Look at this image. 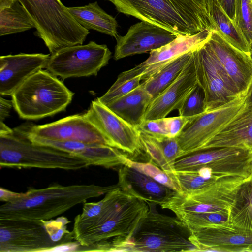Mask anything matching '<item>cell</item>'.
<instances>
[{"label":"cell","instance_id":"38","mask_svg":"<svg viewBox=\"0 0 252 252\" xmlns=\"http://www.w3.org/2000/svg\"><path fill=\"white\" fill-rule=\"evenodd\" d=\"M141 80V75H140L118 85H112L107 92L97 99L107 106L139 86Z\"/></svg>","mask_w":252,"mask_h":252},{"label":"cell","instance_id":"24","mask_svg":"<svg viewBox=\"0 0 252 252\" xmlns=\"http://www.w3.org/2000/svg\"><path fill=\"white\" fill-rule=\"evenodd\" d=\"M218 147L252 148V106L244 104L235 117L201 150Z\"/></svg>","mask_w":252,"mask_h":252},{"label":"cell","instance_id":"16","mask_svg":"<svg viewBox=\"0 0 252 252\" xmlns=\"http://www.w3.org/2000/svg\"><path fill=\"white\" fill-rule=\"evenodd\" d=\"M19 126L28 133L47 139L109 145L104 136L84 113L69 116L44 125L28 124Z\"/></svg>","mask_w":252,"mask_h":252},{"label":"cell","instance_id":"17","mask_svg":"<svg viewBox=\"0 0 252 252\" xmlns=\"http://www.w3.org/2000/svg\"><path fill=\"white\" fill-rule=\"evenodd\" d=\"M191 242L197 252H252V230L228 222L191 230Z\"/></svg>","mask_w":252,"mask_h":252},{"label":"cell","instance_id":"29","mask_svg":"<svg viewBox=\"0 0 252 252\" xmlns=\"http://www.w3.org/2000/svg\"><path fill=\"white\" fill-rule=\"evenodd\" d=\"M228 222L252 230V175L239 189L230 208Z\"/></svg>","mask_w":252,"mask_h":252},{"label":"cell","instance_id":"33","mask_svg":"<svg viewBox=\"0 0 252 252\" xmlns=\"http://www.w3.org/2000/svg\"><path fill=\"white\" fill-rule=\"evenodd\" d=\"M229 212L183 213L176 215L190 230L228 222Z\"/></svg>","mask_w":252,"mask_h":252},{"label":"cell","instance_id":"26","mask_svg":"<svg viewBox=\"0 0 252 252\" xmlns=\"http://www.w3.org/2000/svg\"><path fill=\"white\" fill-rule=\"evenodd\" d=\"M67 9L76 22L86 29L94 30L116 38L118 23L115 18L107 13L97 1Z\"/></svg>","mask_w":252,"mask_h":252},{"label":"cell","instance_id":"18","mask_svg":"<svg viewBox=\"0 0 252 252\" xmlns=\"http://www.w3.org/2000/svg\"><path fill=\"white\" fill-rule=\"evenodd\" d=\"M16 128L32 142L67 152L84 160L89 166L113 168L125 165L128 158L120 150L106 144L52 140L28 133L20 126Z\"/></svg>","mask_w":252,"mask_h":252},{"label":"cell","instance_id":"30","mask_svg":"<svg viewBox=\"0 0 252 252\" xmlns=\"http://www.w3.org/2000/svg\"><path fill=\"white\" fill-rule=\"evenodd\" d=\"M35 28L28 12L18 0L0 9V36L24 32Z\"/></svg>","mask_w":252,"mask_h":252},{"label":"cell","instance_id":"43","mask_svg":"<svg viewBox=\"0 0 252 252\" xmlns=\"http://www.w3.org/2000/svg\"><path fill=\"white\" fill-rule=\"evenodd\" d=\"M228 16L234 21L235 0H217Z\"/></svg>","mask_w":252,"mask_h":252},{"label":"cell","instance_id":"27","mask_svg":"<svg viewBox=\"0 0 252 252\" xmlns=\"http://www.w3.org/2000/svg\"><path fill=\"white\" fill-rule=\"evenodd\" d=\"M210 16L216 31L231 45L247 53L252 46L248 42L234 21L228 16L217 0H208Z\"/></svg>","mask_w":252,"mask_h":252},{"label":"cell","instance_id":"31","mask_svg":"<svg viewBox=\"0 0 252 252\" xmlns=\"http://www.w3.org/2000/svg\"><path fill=\"white\" fill-rule=\"evenodd\" d=\"M125 165L129 166L138 171L153 178L177 192H182L178 183L152 159L146 162H138L127 158Z\"/></svg>","mask_w":252,"mask_h":252},{"label":"cell","instance_id":"47","mask_svg":"<svg viewBox=\"0 0 252 252\" xmlns=\"http://www.w3.org/2000/svg\"><path fill=\"white\" fill-rule=\"evenodd\" d=\"M250 55H251V57L252 59V49H251V51L250 52Z\"/></svg>","mask_w":252,"mask_h":252},{"label":"cell","instance_id":"10","mask_svg":"<svg viewBox=\"0 0 252 252\" xmlns=\"http://www.w3.org/2000/svg\"><path fill=\"white\" fill-rule=\"evenodd\" d=\"M111 55L106 45L91 41L85 45L65 47L51 54L45 68L63 79L95 76L108 64Z\"/></svg>","mask_w":252,"mask_h":252},{"label":"cell","instance_id":"23","mask_svg":"<svg viewBox=\"0 0 252 252\" xmlns=\"http://www.w3.org/2000/svg\"><path fill=\"white\" fill-rule=\"evenodd\" d=\"M117 184L127 193L147 203L160 205L175 192L169 187L126 165L119 167Z\"/></svg>","mask_w":252,"mask_h":252},{"label":"cell","instance_id":"4","mask_svg":"<svg viewBox=\"0 0 252 252\" xmlns=\"http://www.w3.org/2000/svg\"><path fill=\"white\" fill-rule=\"evenodd\" d=\"M0 168H38L77 170L88 167L82 158L67 152L32 142L16 128L0 122Z\"/></svg>","mask_w":252,"mask_h":252},{"label":"cell","instance_id":"11","mask_svg":"<svg viewBox=\"0 0 252 252\" xmlns=\"http://www.w3.org/2000/svg\"><path fill=\"white\" fill-rule=\"evenodd\" d=\"M246 94L220 107L206 112L189 122L177 137L180 158L201 150L241 111Z\"/></svg>","mask_w":252,"mask_h":252},{"label":"cell","instance_id":"2","mask_svg":"<svg viewBox=\"0 0 252 252\" xmlns=\"http://www.w3.org/2000/svg\"><path fill=\"white\" fill-rule=\"evenodd\" d=\"M119 187L94 184L50 185L31 188L0 206V219L46 220L58 216L88 199L106 194Z\"/></svg>","mask_w":252,"mask_h":252},{"label":"cell","instance_id":"14","mask_svg":"<svg viewBox=\"0 0 252 252\" xmlns=\"http://www.w3.org/2000/svg\"><path fill=\"white\" fill-rule=\"evenodd\" d=\"M57 247L41 221L0 219V252L51 251Z\"/></svg>","mask_w":252,"mask_h":252},{"label":"cell","instance_id":"39","mask_svg":"<svg viewBox=\"0 0 252 252\" xmlns=\"http://www.w3.org/2000/svg\"><path fill=\"white\" fill-rule=\"evenodd\" d=\"M153 137L157 140L159 144L168 164L175 170V163L176 161L180 158L181 151L177 137Z\"/></svg>","mask_w":252,"mask_h":252},{"label":"cell","instance_id":"8","mask_svg":"<svg viewBox=\"0 0 252 252\" xmlns=\"http://www.w3.org/2000/svg\"><path fill=\"white\" fill-rule=\"evenodd\" d=\"M209 170L214 175L238 176L245 179L252 175V148L213 147L197 151L178 158L175 172Z\"/></svg>","mask_w":252,"mask_h":252},{"label":"cell","instance_id":"3","mask_svg":"<svg viewBox=\"0 0 252 252\" xmlns=\"http://www.w3.org/2000/svg\"><path fill=\"white\" fill-rule=\"evenodd\" d=\"M149 209L148 203L118 187L113 189L110 201L97 215L87 219L76 216L71 231L72 238L84 247L115 238L128 239Z\"/></svg>","mask_w":252,"mask_h":252},{"label":"cell","instance_id":"36","mask_svg":"<svg viewBox=\"0 0 252 252\" xmlns=\"http://www.w3.org/2000/svg\"><path fill=\"white\" fill-rule=\"evenodd\" d=\"M234 22L252 46V0H235Z\"/></svg>","mask_w":252,"mask_h":252},{"label":"cell","instance_id":"32","mask_svg":"<svg viewBox=\"0 0 252 252\" xmlns=\"http://www.w3.org/2000/svg\"><path fill=\"white\" fill-rule=\"evenodd\" d=\"M174 175L183 192L199 190L231 177L226 176L220 178L207 176L198 172H175Z\"/></svg>","mask_w":252,"mask_h":252},{"label":"cell","instance_id":"15","mask_svg":"<svg viewBox=\"0 0 252 252\" xmlns=\"http://www.w3.org/2000/svg\"><path fill=\"white\" fill-rule=\"evenodd\" d=\"M212 31L205 30L193 35H180L168 44L150 52L149 57L134 68L121 73L115 83L118 85L141 75L145 80L178 56L193 51L206 43Z\"/></svg>","mask_w":252,"mask_h":252},{"label":"cell","instance_id":"28","mask_svg":"<svg viewBox=\"0 0 252 252\" xmlns=\"http://www.w3.org/2000/svg\"><path fill=\"white\" fill-rule=\"evenodd\" d=\"M192 53L191 51L178 56L144 81L142 85L153 98L158 95L175 81L189 61Z\"/></svg>","mask_w":252,"mask_h":252},{"label":"cell","instance_id":"34","mask_svg":"<svg viewBox=\"0 0 252 252\" xmlns=\"http://www.w3.org/2000/svg\"><path fill=\"white\" fill-rule=\"evenodd\" d=\"M139 133L143 150L153 162L177 182L174 175L175 170L167 161L157 140L143 132L139 131Z\"/></svg>","mask_w":252,"mask_h":252},{"label":"cell","instance_id":"40","mask_svg":"<svg viewBox=\"0 0 252 252\" xmlns=\"http://www.w3.org/2000/svg\"><path fill=\"white\" fill-rule=\"evenodd\" d=\"M136 128L140 131L153 136H168L166 117L145 120Z\"/></svg>","mask_w":252,"mask_h":252},{"label":"cell","instance_id":"12","mask_svg":"<svg viewBox=\"0 0 252 252\" xmlns=\"http://www.w3.org/2000/svg\"><path fill=\"white\" fill-rule=\"evenodd\" d=\"M198 83L206 95V112L227 103L240 94L207 42L193 51Z\"/></svg>","mask_w":252,"mask_h":252},{"label":"cell","instance_id":"25","mask_svg":"<svg viewBox=\"0 0 252 252\" xmlns=\"http://www.w3.org/2000/svg\"><path fill=\"white\" fill-rule=\"evenodd\" d=\"M153 99L152 95L141 84L137 88L106 106L136 128L144 121L147 108Z\"/></svg>","mask_w":252,"mask_h":252},{"label":"cell","instance_id":"22","mask_svg":"<svg viewBox=\"0 0 252 252\" xmlns=\"http://www.w3.org/2000/svg\"><path fill=\"white\" fill-rule=\"evenodd\" d=\"M50 54L23 53L0 57V94L11 95L27 79L46 68Z\"/></svg>","mask_w":252,"mask_h":252},{"label":"cell","instance_id":"13","mask_svg":"<svg viewBox=\"0 0 252 252\" xmlns=\"http://www.w3.org/2000/svg\"><path fill=\"white\" fill-rule=\"evenodd\" d=\"M84 114L104 136L109 146L130 155H136L143 150L139 131L97 98L91 102Z\"/></svg>","mask_w":252,"mask_h":252},{"label":"cell","instance_id":"19","mask_svg":"<svg viewBox=\"0 0 252 252\" xmlns=\"http://www.w3.org/2000/svg\"><path fill=\"white\" fill-rule=\"evenodd\" d=\"M177 35L152 24L141 21L132 25L124 36L116 39L113 58L126 57L158 49L174 40Z\"/></svg>","mask_w":252,"mask_h":252},{"label":"cell","instance_id":"45","mask_svg":"<svg viewBox=\"0 0 252 252\" xmlns=\"http://www.w3.org/2000/svg\"><path fill=\"white\" fill-rule=\"evenodd\" d=\"M245 104L252 106V81L245 96Z\"/></svg>","mask_w":252,"mask_h":252},{"label":"cell","instance_id":"9","mask_svg":"<svg viewBox=\"0 0 252 252\" xmlns=\"http://www.w3.org/2000/svg\"><path fill=\"white\" fill-rule=\"evenodd\" d=\"M248 179L231 176L213 185L190 192L175 193L161 205L176 215L183 213L229 212L241 185Z\"/></svg>","mask_w":252,"mask_h":252},{"label":"cell","instance_id":"37","mask_svg":"<svg viewBox=\"0 0 252 252\" xmlns=\"http://www.w3.org/2000/svg\"><path fill=\"white\" fill-rule=\"evenodd\" d=\"M41 221L52 240L57 244V247L71 242L73 240L71 232L67 230V225L69 221L66 218L61 217L55 220L50 219Z\"/></svg>","mask_w":252,"mask_h":252},{"label":"cell","instance_id":"7","mask_svg":"<svg viewBox=\"0 0 252 252\" xmlns=\"http://www.w3.org/2000/svg\"><path fill=\"white\" fill-rule=\"evenodd\" d=\"M74 93L56 76L40 69L23 83L11 95L19 117L37 120L64 111Z\"/></svg>","mask_w":252,"mask_h":252},{"label":"cell","instance_id":"1","mask_svg":"<svg viewBox=\"0 0 252 252\" xmlns=\"http://www.w3.org/2000/svg\"><path fill=\"white\" fill-rule=\"evenodd\" d=\"M120 13L165 29L177 36L216 31L208 0H103Z\"/></svg>","mask_w":252,"mask_h":252},{"label":"cell","instance_id":"44","mask_svg":"<svg viewBox=\"0 0 252 252\" xmlns=\"http://www.w3.org/2000/svg\"><path fill=\"white\" fill-rule=\"evenodd\" d=\"M21 193L11 191L4 188L0 189V200L4 202H10L18 197Z\"/></svg>","mask_w":252,"mask_h":252},{"label":"cell","instance_id":"5","mask_svg":"<svg viewBox=\"0 0 252 252\" xmlns=\"http://www.w3.org/2000/svg\"><path fill=\"white\" fill-rule=\"evenodd\" d=\"M131 236L120 240L116 252H197L191 230L177 217L160 214L152 208Z\"/></svg>","mask_w":252,"mask_h":252},{"label":"cell","instance_id":"42","mask_svg":"<svg viewBox=\"0 0 252 252\" xmlns=\"http://www.w3.org/2000/svg\"><path fill=\"white\" fill-rule=\"evenodd\" d=\"M13 107L12 100H9L0 97V122H4L9 115L10 112Z\"/></svg>","mask_w":252,"mask_h":252},{"label":"cell","instance_id":"20","mask_svg":"<svg viewBox=\"0 0 252 252\" xmlns=\"http://www.w3.org/2000/svg\"><path fill=\"white\" fill-rule=\"evenodd\" d=\"M207 43L240 94H246L252 81V59L213 30Z\"/></svg>","mask_w":252,"mask_h":252},{"label":"cell","instance_id":"35","mask_svg":"<svg viewBox=\"0 0 252 252\" xmlns=\"http://www.w3.org/2000/svg\"><path fill=\"white\" fill-rule=\"evenodd\" d=\"M206 107L205 93L197 82L178 110L179 116L185 117L198 116L206 112Z\"/></svg>","mask_w":252,"mask_h":252},{"label":"cell","instance_id":"41","mask_svg":"<svg viewBox=\"0 0 252 252\" xmlns=\"http://www.w3.org/2000/svg\"><path fill=\"white\" fill-rule=\"evenodd\" d=\"M196 117H185L179 116L166 118L169 137H177L187 124Z\"/></svg>","mask_w":252,"mask_h":252},{"label":"cell","instance_id":"21","mask_svg":"<svg viewBox=\"0 0 252 252\" xmlns=\"http://www.w3.org/2000/svg\"><path fill=\"white\" fill-rule=\"evenodd\" d=\"M197 83L192 51L189 61L178 77L153 99L147 108L144 121L164 118L172 111L178 110Z\"/></svg>","mask_w":252,"mask_h":252},{"label":"cell","instance_id":"6","mask_svg":"<svg viewBox=\"0 0 252 252\" xmlns=\"http://www.w3.org/2000/svg\"><path fill=\"white\" fill-rule=\"evenodd\" d=\"M26 9L50 54L83 44L90 32L74 19L60 0H18Z\"/></svg>","mask_w":252,"mask_h":252},{"label":"cell","instance_id":"46","mask_svg":"<svg viewBox=\"0 0 252 252\" xmlns=\"http://www.w3.org/2000/svg\"><path fill=\"white\" fill-rule=\"evenodd\" d=\"M15 0H0V9L11 5Z\"/></svg>","mask_w":252,"mask_h":252}]
</instances>
